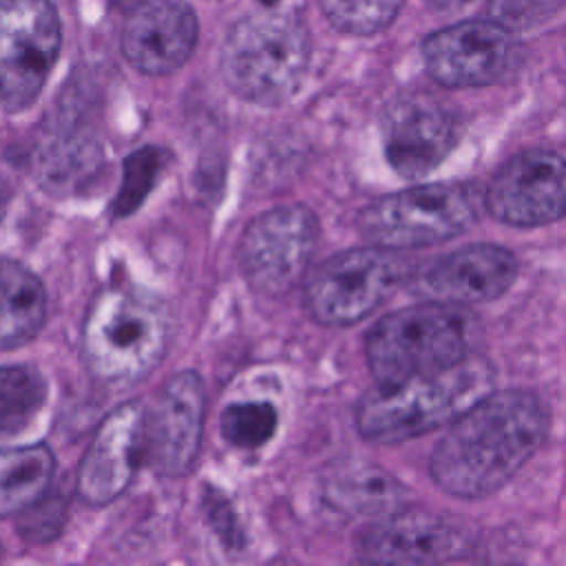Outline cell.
<instances>
[{"label": "cell", "mask_w": 566, "mask_h": 566, "mask_svg": "<svg viewBox=\"0 0 566 566\" xmlns=\"http://www.w3.org/2000/svg\"><path fill=\"white\" fill-rule=\"evenodd\" d=\"M546 431V405L535 394L491 389L449 422L431 451L429 473L453 497H486L535 455Z\"/></svg>", "instance_id": "obj_1"}, {"label": "cell", "mask_w": 566, "mask_h": 566, "mask_svg": "<svg viewBox=\"0 0 566 566\" xmlns=\"http://www.w3.org/2000/svg\"><path fill=\"white\" fill-rule=\"evenodd\" d=\"M493 389V367L475 352L455 365L376 382L354 407L365 440L398 444L449 424Z\"/></svg>", "instance_id": "obj_2"}, {"label": "cell", "mask_w": 566, "mask_h": 566, "mask_svg": "<svg viewBox=\"0 0 566 566\" xmlns=\"http://www.w3.org/2000/svg\"><path fill=\"white\" fill-rule=\"evenodd\" d=\"M168 307L146 290L108 287L91 303L82 352L95 378L130 385L146 378L170 345Z\"/></svg>", "instance_id": "obj_3"}, {"label": "cell", "mask_w": 566, "mask_h": 566, "mask_svg": "<svg viewBox=\"0 0 566 566\" xmlns=\"http://www.w3.org/2000/svg\"><path fill=\"white\" fill-rule=\"evenodd\" d=\"M312 42L294 13L261 11L234 22L221 46L228 88L259 106L287 102L307 73Z\"/></svg>", "instance_id": "obj_4"}, {"label": "cell", "mask_w": 566, "mask_h": 566, "mask_svg": "<svg viewBox=\"0 0 566 566\" xmlns=\"http://www.w3.org/2000/svg\"><path fill=\"white\" fill-rule=\"evenodd\" d=\"M478 325L469 310L422 301L382 316L367 334L365 356L376 382L436 371L473 354Z\"/></svg>", "instance_id": "obj_5"}, {"label": "cell", "mask_w": 566, "mask_h": 566, "mask_svg": "<svg viewBox=\"0 0 566 566\" xmlns=\"http://www.w3.org/2000/svg\"><path fill=\"white\" fill-rule=\"evenodd\" d=\"M478 221L475 190L467 184H422L382 195L360 210L358 228L385 250L447 243Z\"/></svg>", "instance_id": "obj_6"}, {"label": "cell", "mask_w": 566, "mask_h": 566, "mask_svg": "<svg viewBox=\"0 0 566 566\" xmlns=\"http://www.w3.org/2000/svg\"><path fill=\"white\" fill-rule=\"evenodd\" d=\"M402 261L378 245L325 259L305 281L307 314L327 327H349L369 316L400 283Z\"/></svg>", "instance_id": "obj_7"}, {"label": "cell", "mask_w": 566, "mask_h": 566, "mask_svg": "<svg viewBox=\"0 0 566 566\" xmlns=\"http://www.w3.org/2000/svg\"><path fill=\"white\" fill-rule=\"evenodd\" d=\"M318 243V219L303 203L256 214L239 241V265L261 296H283L307 274Z\"/></svg>", "instance_id": "obj_8"}, {"label": "cell", "mask_w": 566, "mask_h": 566, "mask_svg": "<svg viewBox=\"0 0 566 566\" xmlns=\"http://www.w3.org/2000/svg\"><path fill=\"white\" fill-rule=\"evenodd\" d=\"M62 46L51 0H0V104L22 111L46 84Z\"/></svg>", "instance_id": "obj_9"}, {"label": "cell", "mask_w": 566, "mask_h": 566, "mask_svg": "<svg viewBox=\"0 0 566 566\" xmlns=\"http://www.w3.org/2000/svg\"><path fill=\"white\" fill-rule=\"evenodd\" d=\"M206 385L192 371L170 376L142 422V462L161 478H184L192 471L203 433Z\"/></svg>", "instance_id": "obj_10"}, {"label": "cell", "mask_w": 566, "mask_h": 566, "mask_svg": "<svg viewBox=\"0 0 566 566\" xmlns=\"http://www.w3.org/2000/svg\"><path fill=\"white\" fill-rule=\"evenodd\" d=\"M484 206L513 228H539L564 217L566 166L553 148H526L509 157L491 177Z\"/></svg>", "instance_id": "obj_11"}, {"label": "cell", "mask_w": 566, "mask_h": 566, "mask_svg": "<svg viewBox=\"0 0 566 566\" xmlns=\"http://www.w3.org/2000/svg\"><path fill=\"white\" fill-rule=\"evenodd\" d=\"M422 60L438 84L475 88L502 82L515 69L520 46L493 20H464L427 35Z\"/></svg>", "instance_id": "obj_12"}, {"label": "cell", "mask_w": 566, "mask_h": 566, "mask_svg": "<svg viewBox=\"0 0 566 566\" xmlns=\"http://www.w3.org/2000/svg\"><path fill=\"white\" fill-rule=\"evenodd\" d=\"M517 279V259L495 243H473L427 263L411 287L424 301L473 305L500 298Z\"/></svg>", "instance_id": "obj_13"}, {"label": "cell", "mask_w": 566, "mask_h": 566, "mask_svg": "<svg viewBox=\"0 0 566 566\" xmlns=\"http://www.w3.org/2000/svg\"><path fill=\"white\" fill-rule=\"evenodd\" d=\"M458 144V122L427 95L391 102L382 117V146L389 166L409 179L433 172Z\"/></svg>", "instance_id": "obj_14"}, {"label": "cell", "mask_w": 566, "mask_h": 566, "mask_svg": "<svg viewBox=\"0 0 566 566\" xmlns=\"http://www.w3.org/2000/svg\"><path fill=\"white\" fill-rule=\"evenodd\" d=\"M469 551V533L453 520L429 511H391L369 526L356 548L360 562L440 564Z\"/></svg>", "instance_id": "obj_15"}, {"label": "cell", "mask_w": 566, "mask_h": 566, "mask_svg": "<svg viewBox=\"0 0 566 566\" xmlns=\"http://www.w3.org/2000/svg\"><path fill=\"white\" fill-rule=\"evenodd\" d=\"M199 24L186 0H144L126 11L122 53L146 75L181 69L197 46Z\"/></svg>", "instance_id": "obj_16"}, {"label": "cell", "mask_w": 566, "mask_h": 566, "mask_svg": "<svg viewBox=\"0 0 566 566\" xmlns=\"http://www.w3.org/2000/svg\"><path fill=\"white\" fill-rule=\"evenodd\" d=\"M144 405L124 402L97 427L77 469V495L91 506L117 500L142 464Z\"/></svg>", "instance_id": "obj_17"}, {"label": "cell", "mask_w": 566, "mask_h": 566, "mask_svg": "<svg viewBox=\"0 0 566 566\" xmlns=\"http://www.w3.org/2000/svg\"><path fill=\"white\" fill-rule=\"evenodd\" d=\"M46 318L42 281L20 261L0 254V349L33 340Z\"/></svg>", "instance_id": "obj_18"}, {"label": "cell", "mask_w": 566, "mask_h": 566, "mask_svg": "<svg viewBox=\"0 0 566 566\" xmlns=\"http://www.w3.org/2000/svg\"><path fill=\"white\" fill-rule=\"evenodd\" d=\"M55 473V458L46 444L0 449V517L38 506Z\"/></svg>", "instance_id": "obj_19"}, {"label": "cell", "mask_w": 566, "mask_h": 566, "mask_svg": "<svg viewBox=\"0 0 566 566\" xmlns=\"http://www.w3.org/2000/svg\"><path fill=\"white\" fill-rule=\"evenodd\" d=\"M402 493L405 489L391 473L367 464L336 471L325 489L329 504L347 515H387L400 506Z\"/></svg>", "instance_id": "obj_20"}, {"label": "cell", "mask_w": 566, "mask_h": 566, "mask_svg": "<svg viewBox=\"0 0 566 566\" xmlns=\"http://www.w3.org/2000/svg\"><path fill=\"white\" fill-rule=\"evenodd\" d=\"M46 400V380L31 365L0 367V436L24 431Z\"/></svg>", "instance_id": "obj_21"}, {"label": "cell", "mask_w": 566, "mask_h": 566, "mask_svg": "<svg viewBox=\"0 0 566 566\" xmlns=\"http://www.w3.org/2000/svg\"><path fill=\"white\" fill-rule=\"evenodd\" d=\"M279 424L276 409L265 400L232 402L219 418L221 436L237 449H259L274 436Z\"/></svg>", "instance_id": "obj_22"}, {"label": "cell", "mask_w": 566, "mask_h": 566, "mask_svg": "<svg viewBox=\"0 0 566 566\" xmlns=\"http://www.w3.org/2000/svg\"><path fill=\"white\" fill-rule=\"evenodd\" d=\"M323 13L343 33L371 35L394 22L405 0H318Z\"/></svg>", "instance_id": "obj_23"}, {"label": "cell", "mask_w": 566, "mask_h": 566, "mask_svg": "<svg viewBox=\"0 0 566 566\" xmlns=\"http://www.w3.org/2000/svg\"><path fill=\"white\" fill-rule=\"evenodd\" d=\"M166 161L168 155L157 146H144L124 159L122 186L113 201L115 217H128L142 206L146 195L153 190Z\"/></svg>", "instance_id": "obj_24"}, {"label": "cell", "mask_w": 566, "mask_h": 566, "mask_svg": "<svg viewBox=\"0 0 566 566\" xmlns=\"http://www.w3.org/2000/svg\"><path fill=\"white\" fill-rule=\"evenodd\" d=\"M559 7L562 0H489V20L517 33L544 24Z\"/></svg>", "instance_id": "obj_25"}, {"label": "cell", "mask_w": 566, "mask_h": 566, "mask_svg": "<svg viewBox=\"0 0 566 566\" xmlns=\"http://www.w3.org/2000/svg\"><path fill=\"white\" fill-rule=\"evenodd\" d=\"M206 500H208V517L214 524V531L223 539V544L230 548L241 546L243 537L237 528V522H234V515H232V509L228 506V502L223 497H219V493H214V495L208 493Z\"/></svg>", "instance_id": "obj_26"}, {"label": "cell", "mask_w": 566, "mask_h": 566, "mask_svg": "<svg viewBox=\"0 0 566 566\" xmlns=\"http://www.w3.org/2000/svg\"><path fill=\"white\" fill-rule=\"evenodd\" d=\"M473 0H427V4L436 11H458L462 7H467Z\"/></svg>", "instance_id": "obj_27"}, {"label": "cell", "mask_w": 566, "mask_h": 566, "mask_svg": "<svg viewBox=\"0 0 566 566\" xmlns=\"http://www.w3.org/2000/svg\"><path fill=\"white\" fill-rule=\"evenodd\" d=\"M122 11H128V9H133V7H137L139 2H144V0H113Z\"/></svg>", "instance_id": "obj_28"}, {"label": "cell", "mask_w": 566, "mask_h": 566, "mask_svg": "<svg viewBox=\"0 0 566 566\" xmlns=\"http://www.w3.org/2000/svg\"><path fill=\"white\" fill-rule=\"evenodd\" d=\"M263 7H274L279 0H259Z\"/></svg>", "instance_id": "obj_29"}, {"label": "cell", "mask_w": 566, "mask_h": 566, "mask_svg": "<svg viewBox=\"0 0 566 566\" xmlns=\"http://www.w3.org/2000/svg\"><path fill=\"white\" fill-rule=\"evenodd\" d=\"M2 197H4V192H2V190H0V201H2Z\"/></svg>", "instance_id": "obj_30"}]
</instances>
